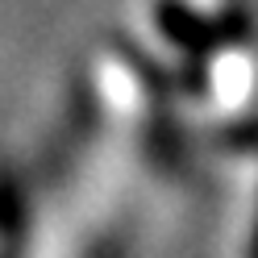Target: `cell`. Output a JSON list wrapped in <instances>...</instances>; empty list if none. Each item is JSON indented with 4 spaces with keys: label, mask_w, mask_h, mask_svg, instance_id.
Listing matches in <instances>:
<instances>
[{
    "label": "cell",
    "mask_w": 258,
    "mask_h": 258,
    "mask_svg": "<svg viewBox=\"0 0 258 258\" xmlns=\"http://www.w3.org/2000/svg\"><path fill=\"white\" fill-rule=\"evenodd\" d=\"M254 258H258V241H254Z\"/></svg>",
    "instance_id": "cell-1"
}]
</instances>
